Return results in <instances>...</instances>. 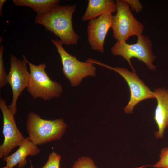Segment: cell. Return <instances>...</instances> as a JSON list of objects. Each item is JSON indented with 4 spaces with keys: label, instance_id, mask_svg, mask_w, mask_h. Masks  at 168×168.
Masks as SVG:
<instances>
[{
    "label": "cell",
    "instance_id": "cell-1",
    "mask_svg": "<svg viewBox=\"0 0 168 168\" xmlns=\"http://www.w3.org/2000/svg\"><path fill=\"white\" fill-rule=\"evenodd\" d=\"M76 7V5H59L44 14L36 15L35 23L43 25L47 30L58 37L63 44H76L79 37L72 24Z\"/></svg>",
    "mask_w": 168,
    "mask_h": 168
},
{
    "label": "cell",
    "instance_id": "cell-2",
    "mask_svg": "<svg viewBox=\"0 0 168 168\" xmlns=\"http://www.w3.org/2000/svg\"><path fill=\"white\" fill-rule=\"evenodd\" d=\"M26 128L29 138L37 146L60 140L67 125L62 119L46 120L31 112L27 116Z\"/></svg>",
    "mask_w": 168,
    "mask_h": 168
},
{
    "label": "cell",
    "instance_id": "cell-3",
    "mask_svg": "<svg viewBox=\"0 0 168 168\" xmlns=\"http://www.w3.org/2000/svg\"><path fill=\"white\" fill-rule=\"evenodd\" d=\"M30 69V77L28 92L33 99L40 98L44 100L58 97L63 92L62 86L52 80L46 72L45 63L38 65L33 64L26 59Z\"/></svg>",
    "mask_w": 168,
    "mask_h": 168
},
{
    "label": "cell",
    "instance_id": "cell-4",
    "mask_svg": "<svg viewBox=\"0 0 168 168\" xmlns=\"http://www.w3.org/2000/svg\"><path fill=\"white\" fill-rule=\"evenodd\" d=\"M116 13L113 16L111 28L117 41L126 42L130 37L142 35L144 26L133 16L124 0H116Z\"/></svg>",
    "mask_w": 168,
    "mask_h": 168
},
{
    "label": "cell",
    "instance_id": "cell-5",
    "mask_svg": "<svg viewBox=\"0 0 168 168\" xmlns=\"http://www.w3.org/2000/svg\"><path fill=\"white\" fill-rule=\"evenodd\" d=\"M137 42L129 44L126 42L117 41L111 49L112 54L115 56H121L128 62L132 70H135L131 62V59L135 57L144 63L150 70H154L156 67L153 64L155 56L152 50V44L150 39L142 35L137 36Z\"/></svg>",
    "mask_w": 168,
    "mask_h": 168
},
{
    "label": "cell",
    "instance_id": "cell-6",
    "mask_svg": "<svg viewBox=\"0 0 168 168\" xmlns=\"http://www.w3.org/2000/svg\"><path fill=\"white\" fill-rule=\"evenodd\" d=\"M51 41L56 48L61 58L62 72L72 86H77L85 77L95 76L96 68L93 64L78 60L65 50L59 40L51 39Z\"/></svg>",
    "mask_w": 168,
    "mask_h": 168
},
{
    "label": "cell",
    "instance_id": "cell-7",
    "mask_svg": "<svg viewBox=\"0 0 168 168\" xmlns=\"http://www.w3.org/2000/svg\"><path fill=\"white\" fill-rule=\"evenodd\" d=\"M87 61L113 70L118 73L126 80L129 86L131 93L129 101L124 108V111L126 113H132L135 106L142 100L155 98L154 92L151 91L144 82L138 78L135 72H131L125 68L112 67L92 58H88Z\"/></svg>",
    "mask_w": 168,
    "mask_h": 168
},
{
    "label": "cell",
    "instance_id": "cell-8",
    "mask_svg": "<svg viewBox=\"0 0 168 168\" xmlns=\"http://www.w3.org/2000/svg\"><path fill=\"white\" fill-rule=\"evenodd\" d=\"M10 69L7 76V81L10 85L12 92V100L8 107L12 113L15 114L17 99L23 90L27 88L29 82L30 73L27 70L28 64L24 55L20 60L10 54Z\"/></svg>",
    "mask_w": 168,
    "mask_h": 168
},
{
    "label": "cell",
    "instance_id": "cell-9",
    "mask_svg": "<svg viewBox=\"0 0 168 168\" xmlns=\"http://www.w3.org/2000/svg\"><path fill=\"white\" fill-rule=\"evenodd\" d=\"M0 109L3 115L2 133L4 137L3 143L0 145V158H2L8 156L14 148L21 143L25 138L16 126L14 114L1 97L0 98Z\"/></svg>",
    "mask_w": 168,
    "mask_h": 168
},
{
    "label": "cell",
    "instance_id": "cell-10",
    "mask_svg": "<svg viewBox=\"0 0 168 168\" xmlns=\"http://www.w3.org/2000/svg\"><path fill=\"white\" fill-rule=\"evenodd\" d=\"M113 16L105 13L96 18L89 21L87 27V40L91 49L102 53L107 32L111 28Z\"/></svg>",
    "mask_w": 168,
    "mask_h": 168
},
{
    "label": "cell",
    "instance_id": "cell-11",
    "mask_svg": "<svg viewBox=\"0 0 168 168\" xmlns=\"http://www.w3.org/2000/svg\"><path fill=\"white\" fill-rule=\"evenodd\" d=\"M154 92L157 101L154 119L158 130L155 135L157 138H162L168 126V89L157 88Z\"/></svg>",
    "mask_w": 168,
    "mask_h": 168
},
{
    "label": "cell",
    "instance_id": "cell-12",
    "mask_svg": "<svg viewBox=\"0 0 168 168\" xmlns=\"http://www.w3.org/2000/svg\"><path fill=\"white\" fill-rule=\"evenodd\" d=\"M40 149L35 145L28 137L25 138L13 153L3 158L6 166L13 168L18 165V168H23L27 163L26 158L28 156H33L39 154Z\"/></svg>",
    "mask_w": 168,
    "mask_h": 168
},
{
    "label": "cell",
    "instance_id": "cell-13",
    "mask_svg": "<svg viewBox=\"0 0 168 168\" xmlns=\"http://www.w3.org/2000/svg\"><path fill=\"white\" fill-rule=\"evenodd\" d=\"M116 11L115 2L113 0H89L86 10L82 17L83 21L97 18L106 13Z\"/></svg>",
    "mask_w": 168,
    "mask_h": 168
},
{
    "label": "cell",
    "instance_id": "cell-14",
    "mask_svg": "<svg viewBox=\"0 0 168 168\" xmlns=\"http://www.w3.org/2000/svg\"><path fill=\"white\" fill-rule=\"evenodd\" d=\"M16 6L29 7L36 13L37 15L44 14L59 5V0H13Z\"/></svg>",
    "mask_w": 168,
    "mask_h": 168
},
{
    "label": "cell",
    "instance_id": "cell-15",
    "mask_svg": "<svg viewBox=\"0 0 168 168\" xmlns=\"http://www.w3.org/2000/svg\"><path fill=\"white\" fill-rule=\"evenodd\" d=\"M71 168H98L93 161L87 156H82L75 161Z\"/></svg>",
    "mask_w": 168,
    "mask_h": 168
},
{
    "label": "cell",
    "instance_id": "cell-16",
    "mask_svg": "<svg viewBox=\"0 0 168 168\" xmlns=\"http://www.w3.org/2000/svg\"><path fill=\"white\" fill-rule=\"evenodd\" d=\"M61 159V156L54 151L49 154L46 162L41 168H59Z\"/></svg>",
    "mask_w": 168,
    "mask_h": 168
},
{
    "label": "cell",
    "instance_id": "cell-17",
    "mask_svg": "<svg viewBox=\"0 0 168 168\" xmlns=\"http://www.w3.org/2000/svg\"><path fill=\"white\" fill-rule=\"evenodd\" d=\"M159 157V160L151 166L155 168H168V147L161 149Z\"/></svg>",
    "mask_w": 168,
    "mask_h": 168
},
{
    "label": "cell",
    "instance_id": "cell-18",
    "mask_svg": "<svg viewBox=\"0 0 168 168\" xmlns=\"http://www.w3.org/2000/svg\"><path fill=\"white\" fill-rule=\"evenodd\" d=\"M4 51V46L2 45L0 46V88L1 89L8 83L7 76L4 69L3 55Z\"/></svg>",
    "mask_w": 168,
    "mask_h": 168
},
{
    "label": "cell",
    "instance_id": "cell-19",
    "mask_svg": "<svg viewBox=\"0 0 168 168\" xmlns=\"http://www.w3.org/2000/svg\"><path fill=\"white\" fill-rule=\"evenodd\" d=\"M131 7L132 10L136 13L141 12L143 6L139 0H124Z\"/></svg>",
    "mask_w": 168,
    "mask_h": 168
},
{
    "label": "cell",
    "instance_id": "cell-20",
    "mask_svg": "<svg viewBox=\"0 0 168 168\" xmlns=\"http://www.w3.org/2000/svg\"><path fill=\"white\" fill-rule=\"evenodd\" d=\"M6 1V0H0V16H2V8L5 2Z\"/></svg>",
    "mask_w": 168,
    "mask_h": 168
},
{
    "label": "cell",
    "instance_id": "cell-21",
    "mask_svg": "<svg viewBox=\"0 0 168 168\" xmlns=\"http://www.w3.org/2000/svg\"><path fill=\"white\" fill-rule=\"evenodd\" d=\"M30 163H31V165H30V168H33V166L32 165V163L30 161Z\"/></svg>",
    "mask_w": 168,
    "mask_h": 168
},
{
    "label": "cell",
    "instance_id": "cell-22",
    "mask_svg": "<svg viewBox=\"0 0 168 168\" xmlns=\"http://www.w3.org/2000/svg\"><path fill=\"white\" fill-rule=\"evenodd\" d=\"M2 168H10V167H9L6 166L2 167Z\"/></svg>",
    "mask_w": 168,
    "mask_h": 168
}]
</instances>
